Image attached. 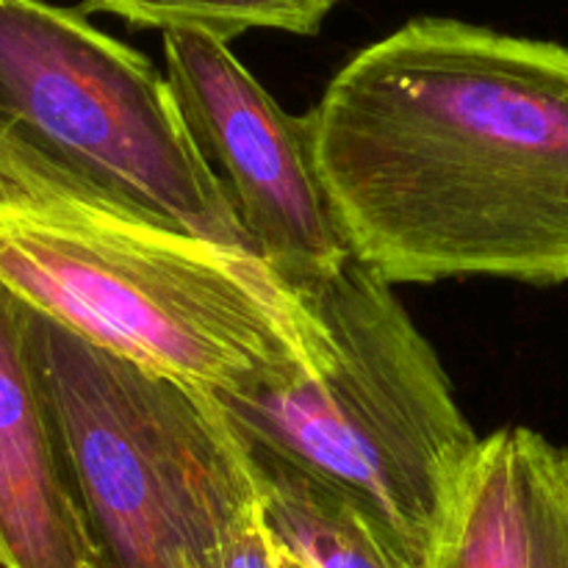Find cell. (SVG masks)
<instances>
[{"label":"cell","instance_id":"6da1fadb","mask_svg":"<svg viewBox=\"0 0 568 568\" xmlns=\"http://www.w3.org/2000/svg\"><path fill=\"white\" fill-rule=\"evenodd\" d=\"M308 114L333 214L383 281H568L566 44L419 17Z\"/></svg>","mask_w":568,"mask_h":568},{"label":"cell","instance_id":"7a4b0ae2","mask_svg":"<svg viewBox=\"0 0 568 568\" xmlns=\"http://www.w3.org/2000/svg\"><path fill=\"white\" fill-rule=\"evenodd\" d=\"M0 283L98 347L222 399L316 372L327 338L247 247L78 181L0 133Z\"/></svg>","mask_w":568,"mask_h":568},{"label":"cell","instance_id":"3957f363","mask_svg":"<svg viewBox=\"0 0 568 568\" xmlns=\"http://www.w3.org/2000/svg\"><path fill=\"white\" fill-rule=\"evenodd\" d=\"M300 297L327 338L316 372L209 399L247 455L325 483L430 568L483 438L436 349L375 270L353 255Z\"/></svg>","mask_w":568,"mask_h":568},{"label":"cell","instance_id":"277c9868","mask_svg":"<svg viewBox=\"0 0 568 568\" xmlns=\"http://www.w3.org/2000/svg\"><path fill=\"white\" fill-rule=\"evenodd\" d=\"M26 353L103 568H205L261 505L247 449L197 388L22 303Z\"/></svg>","mask_w":568,"mask_h":568},{"label":"cell","instance_id":"5b68a950","mask_svg":"<svg viewBox=\"0 0 568 568\" xmlns=\"http://www.w3.org/2000/svg\"><path fill=\"white\" fill-rule=\"evenodd\" d=\"M0 133L192 236L250 247L164 72L48 0H0Z\"/></svg>","mask_w":568,"mask_h":568},{"label":"cell","instance_id":"8992f818","mask_svg":"<svg viewBox=\"0 0 568 568\" xmlns=\"http://www.w3.org/2000/svg\"><path fill=\"white\" fill-rule=\"evenodd\" d=\"M164 75L253 253L297 294L342 270L353 250L316 170L311 114H286L209 33L164 31Z\"/></svg>","mask_w":568,"mask_h":568},{"label":"cell","instance_id":"52a82bcc","mask_svg":"<svg viewBox=\"0 0 568 568\" xmlns=\"http://www.w3.org/2000/svg\"><path fill=\"white\" fill-rule=\"evenodd\" d=\"M0 568H103L72 494L22 336L0 283Z\"/></svg>","mask_w":568,"mask_h":568},{"label":"cell","instance_id":"ba28073f","mask_svg":"<svg viewBox=\"0 0 568 568\" xmlns=\"http://www.w3.org/2000/svg\"><path fill=\"white\" fill-rule=\"evenodd\" d=\"M261 514L300 568H422L347 497L286 464L253 458Z\"/></svg>","mask_w":568,"mask_h":568},{"label":"cell","instance_id":"9c48e42d","mask_svg":"<svg viewBox=\"0 0 568 568\" xmlns=\"http://www.w3.org/2000/svg\"><path fill=\"white\" fill-rule=\"evenodd\" d=\"M430 568H530V514L519 427L483 438Z\"/></svg>","mask_w":568,"mask_h":568},{"label":"cell","instance_id":"30bf717a","mask_svg":"<svg viewBox=\"0 0 568 568\" xmlns=\"http://www.w3.org/2000/svg\"><path fill=\"white\" fill-rule=\"evenodd\" d=\"M338 0H83L87 11H105L131 26L161 31H200L231 42L253 28L311 37Z\"/></svg>","mask_w":568,"mask_h":568},{"label":"cell","instance_id":"8fae6325","mask_svg":"<svg viewBox=\"0 0 568 568\" xmlns=\"http://www.w3.org/2000/svg\"><path fill=\"white\" fill-rule=\"evenodd\" d=\"M530 514V568H568V449L519 427Z\"/></svg>","mask_w":568,"mask_h":568},{"label":"cell","instance_id":"7c38bea8","mask_svg":"<svg viewBox=\"0 0 568 568\" xmlns=\"http://www.w3.org/2000/svg\"><path fill=\"white\" fill-rule=\"evenodd\" d=\"M205 568H286V558L266 527L261 505L233 527Z\"/></svg>","mask_w":568,"mask_h":568},{"label":"cell","instance_id":"4fadbf2b","mask_svg":"<svg viewBox=\"0 0 568 568\" xmlns=\"http://www.w3.org/2000/svg\"><path fill=\"white\" fill-rule=\"evenodd\" d=\"M283 558H286V555H283ZM286 568H300V566L294 564V560H288V558H286Z\"/></svg>","mask_w":568,"mask_h":568}]
</instances>
